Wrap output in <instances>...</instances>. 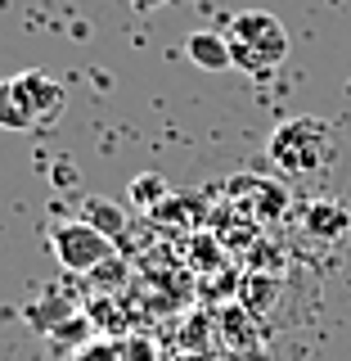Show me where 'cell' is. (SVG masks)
<instances>
[{
    "mask_svg": "<svg viewBox=\"0 0 351 361\" xmlns=\"http://www.w3.org/2000/svg\"><path fill=\"white\" fill-rule=\"evenodd\" d=\"M23 316H27L32 330H45V334H50L54 325H63L68 316H72V302H68L63 293H45L41 302H27V307H23Z\"/></svg>",
    "mask_w": 351,
    "mask_h": 361,
    "instance_id": "7c38bea8",
    "label": "cell"
},
{
    "mask_svg": "<svg viewBox=\"0 0 351 361\" xmlns=\"http://www.w3.org/2000/svg\"><path fill=\"white\" fill-rule=\"evenodd\" d=\"M72 361H122V338H113V334H95V338H86L77 353H68Z\"/></svg>",
    "mask_w": 351,
    "mask_h": 361,
    "instance_id": "9a60e30c",
    "label": "cell"
},
{
    "mask_svg": "<svg viewBox=\"0 0 351 361\" xmlns=\"http://www.w3.org/2000/svg\"><path fill=\"white\" fill-rule=\"evenodd\" d=\"M86 280L95 285V293H117V289L131 280V262H127V253L104 257V262H99L95 271H86Z\"/></svg>",
    "mask_w": 351,
    "mask_h": 361,
    "instance_id": "4fadbf2b",
    "label": "cell"
},
{
    "mask_svg": "<svg viewBox=\"0 0 351 361\" xmlns=\"http://www.w3.org/2000/svg\"><path fill=\"white\" fill-rule=\"evenodd\" d=\"M225 41H230L234 68L248 77H266L270 68H279L288 59V27L270 9H243V14H234L230 27H225Z\"/></svg>",
    "mask_w": 351,
    "mask_h": 361,
    "instance_id": "7a4b0ae2",
    "label": "cell"
},
{
    "mask_svg": "<svg viewBox=\"0 0 351 361\" xmlns=\"http://www.w3.org/2000/svg\"><path fill=\"white\" fill-rule=\"evenodd\" d=\"M203 217H208V208H203V199H198V195H189V199L167 195V199L149 212V221H153V226H198Z\"/></svg>",
    "mask_w": 351,
    "mask_h": 361,
    "instance_id": "9c48e42d",
    "label": "cell"
},
{
    "mask_svg": "<svg viewBox=\"0 0 351 361\" xmlns=\"http://www.w3.org/2000/svg\"><path fill=\"white\" fill-rule=\"evenodd\" d=\"M189 248H194V267H198V271H212V267L221 262L217 240H212V235H194V240H189Z\"/></svg>",
    "mask_w": 351,
    "mask_h": 361,
    "instance_id": "e0dca14e",
    "label": "cell"
},
{
    "mask_svg": "<svg viewBox=\"0 0 351 361\" xmlns=\"http://www.w3.org/2000/svg\"><path fill=\"white\" fill-rule=\"evenodd\" d=\"M225 195H230V203H239L243 212H257L262 221L279 217L284 212V185L279 180H262V176H234L230 185H225Z\"/></svg>",
    "mask_w": 351,
    "mask_h": 361,
    "instance_id": "5b68a950",
    "label": "cell"
},
{
    "mask_svg": "<svg viewBox=\"0 0 351 361\" xmlns=\"http://www.w3.org/2000/svg\"><path fill=\"white\" fill-rule=\"evenodd\" d=\"M9 86H14L18 104L27 109V118L37 122V127H50V122H59V118H63V109H68V90H63V82H54L50 73H41V68H27V73L9 77Z\"/></svg>",
    "mask_w": 351,
    "mask_h": 361,
    "instance_id": "277c9868",
    "label": "cell"
},
{
    "mask_svg": "<svg viewBox=\"0 0 351 361\" xmlns=\"http://www.w3.org/2000/svg\"><path fill=\"white\" fill-rule=\"evenodd\" d=\"M122 361H162L158 357V343L153 338H144V334H122Z\"/></svg>",
    "mask_w": 351,
    "mask_h": 361,
    "instance_id": "2e32d148",
    "label": "cell"
},
{
    "mask_svg": "<svg viewBox=\"0 0 351 361\" xmlns=\"http://www.w3.org/2000/svg\"><path fill=\"white\" fill-rule=\"evenodd\" d=\"M239 307H248L253 316H266L270 307H275V298H279V280L275 276H266V271H257V276H243L239 280Z\"/></svg>",
    "mask_w": 351,
    "mask_h": 361,
    "instance_id": "8fae6325",
    "label": "cell"
},
{
    "mask_svg": "<svg viewBox=\"0 0 351 361\" xmlns=\"http://www.w3.org/2000/svg\"><path fill=\"white\" fill-rule=\"evenodd\" d=\"M72 180H77V167H72V163H54V185L68 190Z\"/></svg>",
    "mask_w": 351,
    "mask_h": 361,
    "instance_id": "ac0fdd59",
    "label": "cell"
},
{
    "mask_svg": "<svg viewBox=\"0 0 351 361\" xmlns=\"http://www.w3.org/2000/svg\"><path fill=\"white\" fill-rule=\"evenodd\" d=\"M162 5H172V0H131L135 14H149V9H162Z\"/></svg>",
    "mask_w": 351,
    "mask_h": 361,
    "instance_id": "d6986e66",
    "label": "cell"
},
{
    "mask_svg": "<svg viewBox=\"0 0 351 361\" xmlns=\"http://www.w3.org/2000/svg\"><path fill=\"white\" fill-rule=\"evenodd\" d=\"M82 221H90L99 235H108L113 244H122V240H127V231H131L127 208H117L113 199H99V195H86L82 199Z\"/></svg>",
    "mask_w": 351,
    "mask_h": 361,
    "instance_id": "ba28073f",
    "label": "cell"
},
{
    "mask_svg": "<svg viewBox=\"0 0 351 361\" xmlns=\"http://www.w3.org/2000/svg\"><path fill=\"white\" fill-rule=\"evenodd\" d=\"M167 195H172V185H167L162 172H140V176H131V185H127V203L135 212H144V217H149Z\"/></svg>",
    "mask_w": 351,
    "mask_h": 361,
    "instance_id": "30bf717a",
    "label": "cell"
},
{
    "mask_svg": "<svg viewBox=\"0 0 351 361\" xmlns=\"http://www.w3.org/2000/svg\"><path fill=\"white\" fill-rule=\"evenodd\" d=\"M180 361H217V357H212V353H185Z\"/></svg>",
    "mask_w": 351,
    "mask_h": 361,
    "instance_id": "ffe728a7",
    "label": "cell"
},
{
    "mask_svg": "<svg viewBox=\"0 0 351 361\" xmlns=\"http://www.w3.org/2000/svg\"><path fill=\"white\" fill-rule=\"evenodd\" d=\"M333 5H338V0H333Z\"/></svg>",
    "mask_w": 351,
    "mask_h": 361,
    "instance_id": "44dd1931",
    "label": "cell"
},
{
    "mask_svg": "<svg viewBox=\"0 0 351 361\" xmlns=\"http://www.w3.org/2000/svg\"><path fill=\"white\" fill-rule=\"evenodd\" d=\"M185 59L194 68H203V73H225V68H234L225 32H189L185 37Z\"/></svg>",
    "mask_w": 351,
    "mask_h": 361,
    "instance_id": "52a82bcc",
    "label": "cell"
},
{
    "mask_svg": "<svg viewBox=\"0 0 351 361\" xmlns=\"http://www.w3.org/2000/svg\"><path fill=\"white\" fill-rule=\"evenodd\" d=\"M50 253L59 257V267L63 271H72V276H86V271H95L104 257H113L117 253V244L108 240V235H99L90 221H63V226H54L50 235Z\"/></svg>",
    "mask_w": 351,
    "mask_h": 361,
    "instance_id": "3957f363",
    "label": "cell"
},
{
    "mask_svg": "<svg viewBox=\"0 0 351 361\" xmlns=\"http://www.w3.org/2000/svg\"><path fill=\"white\" fill-rule=\"evenodd\" d=\"M302 231H307L311 240H320V244L347 240V235H351L347 203H338V199H315V203H307V212H302Z\"/></svg>",
    "mask_w": 351,
    "mask_h": 361,
    "instance_id": "8992f818",
    "label": "cell"
},
{
    "mask_svg": "<svg viewBox=\"0 0 351 361\" xmlns=\"http://www.w3.org/2000/svg\"><path fill=\"white\" fill-rule=\"evenodd\" d=\"M266 158L284 176H320L338 158V131L324 118H288L270 131Z\"/></svg>",
    "mask_w": 351,
    "mask_h": 361,
    "instance_id": "6da1fadb",
    "label": "cell"
},
{
    "mask_svg": "<svg viewBox=\"0 0 351 361\" xmlns=\"http://www.w3.org/2000/svg\"><path fill=\"white\" fill-rule=\"evenodd\" d=\"M0 127H5V131H32V127H37V122L27 118V109L18 104V95H14L9 82H0Z\"/></svg>",
    "mask_w": 351,
    "mask_h": 361,
    "instance_id": "5bb4252c",
    "label": "cell"
}]
</instances>
